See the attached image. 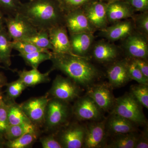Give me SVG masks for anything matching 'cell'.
I'll return each mask as SVG.
<instances>
[{
  "label": "cell",
  "mask_w": 148,
  "mask_h": 148,
  "mask_svg": "<svg viewBox=\"0 0 148 148\" xmlns=\"http://www.w3.org/2000/svg\"><path fill=\"white\" fill-rule=\"evenodd\" d=\"M52 69L65 74L80 86L87 88L101 78L102 73L88 58L52 52Z\"/></svg>",
  "instance_id": "cell-1"
},
{
  "label": "cell",
  "mask_w": 148,
  "mask_h": 148,
  "mask_svg": "<svg viewBox=\"0 0 148 148\" xmlns=\"http://www.w3.org/2000/svg\"><path fill=\"white\" fill-rule=\"evenodd\" d=\"M38 31L64 25L65 14L58 0H33L22 3L18 11Z\"/></svg>",
  "instance_id": "cell-2"
},
{
  "label": "cell",
  "mask_w": 148,
  "mask_h": 148,
  "mask_svg": "<svg viewBox=\"0 0 148 148\" xmlns=\"http://www.w3.org/2000/svg\"><path fill=\"white\" fill-rule=\"evenodd\" d=\"M143 106L130 92L116 98L111 113L120 116L138 126H146L147 119L143 111Z\"/></svg>",
  "instance_id": "cell-3"
},
{
  "label": "cell",
  "mask_w": 148,
  "mask_h": 148,
  "mask_svg": "<svg viewBox=\"0 0 148 148\" xmlns=\"http://www.w3.org/2000/svg\"><path fill=\"white\" fill-rule=\"evenodd\" d=\"M82 92L81 86L69 77L58 75L52 83L48 95L66 103L76 100Z\"/></svg>",
  "instance_id": "cell-4"
},
{
  "label": "cell",
  "mask_w": 148,
  "mask_h": 148,
  "mask_svg": "<svg viewBox=\"0 0 148 148\" xmlns=\"http://www.w3.org/2000/svg\"><path fill=\"white\" fill-rule=\"evenodd\" d=\"M5 24L12 40H25L38 32L36 27L18 12L5 16Z\"/></svg>",
  "instance_id": "cell-5"
},
{
  "label": "cell",
  "mask_w": 148,
  "mask_h": 148,
  "mask_svg": "<svg viewBox=\"0 0 148 148\" xmlns=\"http://www.w3.org/2000/svg\"><path fill=\"white\" fill-rule=\"evenodd\" d=\"M72 112L79 121H98L105 119L104 112L86 94L77 98L72 108Z\"/></svg>",
  "instance_id": "cell-6"
},
{
  "label": "cell",
  "mask_w": 148,
  "mask_h": 148,
  "mask_svg": "<svg viewBox=\"0 0 148 148\" xmlns=\"http://www.w3.org/2000/svg\"><path fill=\"white\" fill-rule=\"evenodd\" d=\"M69 103L51 98L46 109L45 123L49 129L56 128L67 122L70 114Z\"/></svg>",
  "instance_id": "cell-7"
},
{
  "label": "cell",
  "mask_w": 148,
  "mask_h": 148,
  "mask_svg": "<svg viewBox=\"0 0 148 148\" xmlns=\"http://www.w3.org/2000/svg\"><path fill=\"white\" fill-rule=\"evenodd\" d=\"M121 41V49L126 58L148 59V37L135 30Z\"/></svg>",
  "instance_id": "cell-8"
},
{
  "label": "cell",
  "mask_w": 148,
  "mask_h": 148,
  "mask_svg": "<svg viewBox=\"0 0 148 148\" xmlns=\"http://www.w3.org/2000/svg\"><path fill=\"white\" fill-rule=\"evenodd\" d=\"M86 94L93 100L103 111L111 112L116 98L113 93V88L108 83L93 84L87 88Z\"/></svg>",
  "instance_id": "cell-9"
},
{
  "label": "cell",
  "mask_w": 148,
  "mask_h": 148,
  "mask_svg": "<svg viewBox=\"0 0 148 148\" xmlns=\"http://www.w3.org/2000/svg\"><path fill=\"white\" fill-rule=\"evenodd\" d=\"M106 119L90 121L85 125V135L83 148L106 147L108 134L106 127Z\"/></svg>",
  "instance_id": "cell-10"
},
{
  "label": "cell",
  "mask_w": 148,
  "mask_h": 148,
  "mask_svg": "<svg viewBox=\"0 0 148 148\" xmlns=\"http://www.w3.org/2000/svg\"><path fill=\"white\" fill-rule=\"evenodd\" d=\"M64 25L69 35L81 33L94 34L97 31L88 20L82 8L65 14Z\"/></svg>",
  "instance_id": "cell-11"
},
{
  "label": "cell",
  "mask_w": 148,
  "mask_h": 148,
  "mask_svg": "<svg viewBox=\"0 0 148 148\" xmlns=\"http://www.w3.org/2000/svg\"><path fill=\"white\" fill-rule=\"evenodd\" d=\"M49 99L48 95L30 98L20 104L32 123L40 125L45 123L46 109Z\"/></svg>",
  "instance_id": "cell-12"
},
{
  "label": "cell",
  "mask_w": 148,
  "mask_h": 148,
  "mask_svg": "<svg viewBox=\"0 0 148 148\" xmlns=\"http://www.w3.org/2000/svg\"><path fill=\"white\" fill-rule=\"evenodd\" d=\"M85 135V125L73 123L59 132L57 139L64 148H82Z\"/></svg>",
  "instance_id": "cell-13"
},
{
  "label": "cell",
  "mask_w": 148,
  "mask_h": 148,
  "mask_svg": "<svg viewBox=\"0 0 148 148\" xmlns=\"http://www.w3.org/2000/svg\"><path fill=\"white\" fill-rule=\"evenodd\" d=\"M121 48L106 39L94 42L90 53L95 61L101 64H111L116 61Z\"/></svg>",
  "instance_id": "cell-14"
},
{
  "label": "cell",
  "mask_w": 148,
  "mask_h": 148,
  "mask_svg": "<svg viewBox=\"0 0 148 148\" xmlns=\"http://www.w3.org/2000/svg\"><path fill=\"white\" fill-rule=\"evenodd\" d=\"M135 31L133 20L129 18L111 24L100 31L99 35L105 39L114 42L124 39Z\"/></svg>",
  "instance_id": "cell-15"
},
{
  "label": "cell",
  "mask_w": 148,
  "mask_h": 148,
  "mask_svg": "<svg viewBox=\"0 0 148 148\" xmlns=\"http://www.w3.org/2000/svg\"><path fill=\"white\" fill-rule=\"evenodd\" d=\"M107 6V3L98 0L82 8L85 14L96 30L102 31L108 26Z\"/></svg>",
  "instance_id": "cell-16"
},
{
  "label": "cell",
  "mask_w": 148,
  "mask_h": 148,
  "mask_svg": "<svg viewBox=\"0 0 148 148\" xmlns=\"http://www.w3.org/2000/svg\"><path fill=\"white\" fill-rule=\"evenodd\" d=\"M49 39L52 45V52L56 53L73 54L68 30L65 25L53 27L48 31Z\"/></svg>",
  "instance_id": "cell-17"
},
{
  "label": "cell",
  "mask_w": 148,
  "mask_h": 148,
  "mask_svg": "<svg viewBox=\"0 0 148 148\" xmlns=\"http://www.w3.org/2000/svg\"><path fill=\"white\" fill-rule=\"evenodd\" d=\"M107 74L108 83L113 88L122 87L131 80L128 75L126 58L111 63Z\"/></svg>",
  "instance_id": "cell-18"
},
{
  "label": "cell",
  "mask_w": 148,
  "mask_h": 148,
  "mask_svg": "<svg viewBox=\"0 0 148 148\" xmlns=\"http://www.w3.org/2000/svg\"><path fill=\"white\" fill-rule=\"evenodd\" d=\"M107 18L109 24L132 18L135 11L124 0H113L107 3Z\"/></svg>",
  "instance_id": "cell-19"
},
{
  "label": "cell",
  "mask_w": 148,
  "mask_h": 148,
  "mask_svg": "<svg viewBox=\"0 0 148 148\" xmlns=\"http://www.w3.org/2000/svg\"><path fill=\"white\" fill-rule=\"evenodd\" d=\"M94 34L81 33L70 35L72 53L80 57L88 58L95 40Z\"/></svg>",
  "instance_id": "cell-20"
},
{
  "label": "cell",
  "mask_w": 148,
  "mask_h": 148,
  "mask_svg": "<svg viewBox=\"0 0 148 148\" xmlns=\"http://www.w3.org/2000/svg\"><path fill=\"white\" fill-rule=\"evenodd\" d=\"M138 125L120 116L110 114L106 119V127L108 135H114L138 132Z\"/></svg>",
  "instance_id": "cell-21"
},
{
  "label": "cell",
  "mask_w": 148,
  "mask_h": 148,
  "mask_svg": "<svg viewBox=\"0 0 148 148\" xmlns=\"http://www.w3.org/2000/svg\"><path fill=\"white\" fill-rule=\"evenodd\" d=\"M52 69L45 73L40 72L38 69H32L27 71L23 70L17 71L18 77L21 81L28 87H34L37 85L49 82V74L53 71Z\"/></svg>",
  "instance_id": "cell-22"
},
{
  "label": "cell",
  "mask_w": 148,
  "mask_h": 148,
  "mask_svg": "<svg viewBox=\"0 0 148 148\" xmlns=\"http://www.w3.org/2000/svg\"><path fill=\"white\" fill-rule=\"evenodd\" d=\"M12 41L5 26L0 31V61L6 68L11 65Z\"/></svg>",
  "instance_id": "cell-23"
},
{
  "label": "cell",
  "mask_w": 148,
  "mask_h": 148,
  "mask_svg": "<svg viewBox=\"0 0 148 148\" xmlns=\"http://www.w3.org/2000/svg\"><path fill=\"white\" fill-rule=\"evenodd\" d=\"M139 136L138 132L113 135L111 142L105 148H134Z\"/></svg>",
  "instance_id": "cell-24"
},
{
  "label": "cell",
  "mask_w": 148,
  "mask_h": 148,
  "mask_svg": "<svg viewBox=\"0 0 148 148\" xmlns=\"http://www.w3.org/2000/svg\"><path fill=\"white\" fill-rule=\"evenodd\" d=\"M6 103L9 125L32 123L24 113L21 105L15 103V101Z\"/></svg>",
  "instance_id": "cell-25"
},
{
  "label": "cell",
  "mask_w": 148,
  "mask_h": 148,
  "mask_svg": "<svg viewBox=\"0 0 148 148\" xmlns=\"http://www.w3.org/2000/svg\"><path fill=\"white\" fill-rule=\"evenodd\" d=\"M33 132H38V130L37 126L32 123L10 125L4 135V138L6 140H12Z\"/></svg>",
  "instance_id": "cell-26"
},
{
  "label": "cell",
  "mask_w": 148,
  "mask_h": 148,
  "mask_svg": "<svg viewBox=\"0 0 148 148\" xmlns=\"http://www.w3.org/2000/svg\"><path fill=\"white\" fill-rule=\"evenodd\" d=\"M38 132H30L12 140H6L4 147L8 148H27L32 147L36 141Z\"/></svg>",
  "instance_id": "cell-27"
},
{
  "label": "cell",
  "mask_w": 148,
  "mask_h": 148,
  "mask_svg": "<svg viewBox=\"0 0 148 148\" xmlns=\"http://www.w3.org/2000/svg\"><path fill=\"white\" fill-rule=\"evenodd\" d=\"M5 86V97L3 95V97L6 103L15 101L27 88L19 78L12 82L7 83Z\"/></svg>",
  "instance_id": "cell-28"
},
{
  "label": "cell",
  "mask_w": 148,
  "mask_h": 148,
  "mask_svg": "<svg viewBox=\"0 0 148 148\" xmlns=\"http://www.w3.org/2000/svg\"><path fill=\"white\" fill-rule=\"evenodd\" d=\"M51 55L52 51L49 53L36 52L28 54H18V56L23 58L25 63L32 69H38L40 64L43 62L50 60Z\"/></svg>",
  "instance_id": "cell-29"
},
{
  "label": "cell",
  "mask_w": 148,
  "mask_h": 148,
  "mask_svg": "<svg viewBox=\"0 0 148 148\" xmlns=\"http://www.w3.org/2000/svg\"><path fill=\"white\" fill-rule=\"evenodd\" d=\"M24 40L31 42L38 47L52 51L53 49L52 45L49 39L48 31L40 30L32 36L27 38Z\"/></svg>",
  "instance_id": "cell-30"
},
{
  "label": "cell",
  "mask_w": 148,
  "mask_h": 148,
  "mask_svg": "<svg viewBox=\"0 0 148 148\" xmlns=\"http://www.w3.org/2000/svg\"><path fill=\"white\" fill-rule=\"evenodd\" d=\"M12 45L13 49L17 51L19 53L21 54H28L36 52L49 53L51 51L40 48L32 43L24 40H12Z\"/></svg>",
  "instance_id": "cell-31"
},
{
  "label": "cell",
  "mask_w": 148,
  "mask_h": 148,
  "mask_svg": "<svg viewBox=\"0 0 148 148\" xmlns=\"http://www.w3.org/2000/svg\"><path fill=\"white\" fill-rule=\"evenodd\" d=\"M127 71L130 78L140 84H148V79L142 73L132 58H126Z\"/></svg>",
  "instance_id": "cell-32"
},
{
  "label": "cell",
  "mask_w": 148,
  "mask_h": 148,
  "mask_svg": "<svg viewBox=\"0 0 148 148\" xmlns=\"http://www.w3.org/2000/svg\"><path fill=\"white\" fill-rule=\"evenodd\" d=\"M130 92L143 107L148 109V84L133 85L130 87Z\"/></svg>",
  "instance_id": "cell-33"
},
{
  "label": "cell",
  "mask_w": 148,
  "mask_h": 148,
  "mask_svg": "<svg viewBox=\"0 0 148 148\" xmlns=\"http://www.w3.org/2000/svg\"><path fill=\"white\" fill-rule=\"evenodd\" d=\"M98 0H58L61 9L65 14L86 6Z\"/></svg>",
  "instance_id": "cell-34"
},
{
  "label": "cell",
  "mask_w": 148,
  "mask_h": 148,
  "mask_svg": "<svg viewBox=\"0 0 148 148\" xmlns=\"http://www.w3.org/2000/svg\"><path fill=\"white\" fill-rule=\"evenodd\" d=\"M132 18L135 31L148 37V11L135 14Z\"/></svg>",
  "instance_id": "cell-35"
},
{
  "label": "cell",
  "mask_w": 148,
  "mask_h": 148,
  "mask_svg": "<svg viewBox=\"0 0 148 148\" xmlns=\"http://www.w3.org/2000/svg\"><path fill=\"white\" fill-rule=\"evenodd\" d=\"M22 3L20 0H0V10L5 16L18 12Z\"/></svg>",
  "instance_id": "cell-36"
},
{
  "label": "cell",
  "mask_w": 148,
  "mask_h": 148,
  "mask_svg": "<svg viewBox=\"0 0 148 148\" xmlns=\"http://www.w3.org/2000/svg\"><path fill=\"white\" fill-rule=\"evenodd\" d=\"M9 125L8 105L0 91V134L3 137Z\"/></svg>",
  "instance_id": "cell-37"
},
{
  "label": "cell",
  "mask_w": 148,
  "mask_h": 148,
  "mask_svg": "<svg viewBox=\"0 0 148 148\" xmlns=\"http://www.w3.org/2000/svg\"><path fill=\"white\" fill-rule=\"evenodd\" d=\"M40 141L43 148H63L57 138L53 135L42 137Z\"/></svg>",
  "instance_id": "cell-38"
},
{
  "label": "cell",
  "mask_w": 148,
  "mask_h": 148,
  "mask_svg": "<svg viewBox=\"0 0 148 148\" xmlns=\"http://www.w3.org/2000/svg\"><path fill=\"white\" fill-rule=\"evenodd\" d=\"M134 10L140 12L148 11V0H124Z\"/></svg>",
  "instance_id": "cell-39"
},
{
  "label": "cell",
  "mask_w": 148,
  "mask_h": 148,
  "mask_svg": "<svg viewBox=\"0 0 148 148\" xmlns=\"http://www.w3.org/2000/svg\"><path fill=\"white\" fill-rule=\"evenodd\" d=\"M148 148V130L146 129L142 133L139 134V137L134 148Z\"/></svg>",
  "instance_id": "cell-40"
},
{
  "label": "cell",
  "mask_w": 148,
  "mask_h": 148,
  "mask_svg": "<svg viewBox=\"0 0 148 148\" xmlns=\"http://www.w3.org/2000/svg\"><path fill=\"white\" fill-rule=\"evenodd\" d=\"M135 64L144 76L148 79V63L147 59L132 58Z\"/></svg>",
  "instance_id": "cell-41"
},
{
  "label": "cell",
  "mask_w": 148,
  "mask_h": 148,
  "mask_svg": "<svg viewBox=\"0 0 148 148\" xmlns=\"http://www.w3.org/2000/svg\"><path fill=\"white\" fill-rule=\"evenodd\" d=\"M7 83V80L5 75L0 72V91H1V88L3 86H5Z\"/></svg>",
  "instance_id": "cell-42"
},
{
  "label": "cell",
  "mask_w": 148,
  "mask_h": 148,
  "mask_svg": "<svg viewBox=\"0 0 148 148\" xmlns=\"http://www.w3.org/2000/svg\"><path fill=\"white\" fill-rule=\"evenodd\" d=\"M5 16L3 14L0 10V31L5 27Z\"/></svg>",
  "instance_id": "cell-43"
},
{
  "label": "cell",
  "mask_w": 148,
  "mask_h": 148,
  "mask_svg": "<svg viewBox=\"0 0 148 148\" xmlns=\"http://www.w3.org/2000/svg\"><path fill=\"white\" fill-rule=\"evenodd\" d=\"M5 140L3 136L0 134V148H3L4 147L5 143Z\"/></svg>",
  "instance_id": "cell-44"
},
{
  "label": "cell",
  "mask_w": 148,
  "mask_h": 148,
  "mask_svg": "<svg viewBox=\"0 0 148 148\" xmlns=\"http://www.w3.org/2000/svg\"><path fill=\"white\" fill-rule=\"evenodd\" d=\"M101 1H103L105 2L106 3H108L109 2L111 1H113V0H101Z\"/></svg>",
  "instance_id": "cell-45"
},
{
  "label": "cell",
  "mask_w": 148,
  "mask_h": 148,
  "mask_svg": "<svg viewBox=\"0 0 148 148\" xmlns=\"http://www.w3.org/2000/svg\"><path fill=\"white\" fill-rule=\"evenodd\" d=\"M29 1H33V0H29Z\"/></svg>",
  "instance_id": "cell-46"
},
{
  "label": "cell",
  "mask_w": 148,
  "mask_h": 148,
  "mask_svg": "<svg viewBox=\"0 0 148 148\" xmlns=\"http://www.w3.org/2000/svg\"><path fill=\"white\" fill-rule=\"evenodd\" d=\"M1 64V61H0V64ZM0 67H1V66H0Z\"/></svg>",
  "instance_id": "cell-47"
}]
</instances>
